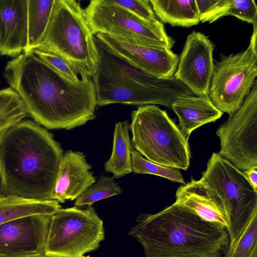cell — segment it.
<instances>
[{"label": "cell", "instance_id": "4fadbf2b", "mask_svg": "<svg viewBox=\"0 0 257 257\" xmlns=\"http://www.w3.org/2000/svg\"><path fill=\"white\" fill-rule=\"evenodd\" d=\"M213 50V44L203 33L194 31L188 35L174 77L194 95H208Z\"/></svg>", "mask_w": 257, "mask_h": 257}, {"label": "cell", "instance_id": "9a60e30c", "mask_svg": "<svg viewBox=\"0 0 257 257\" xmlns=\"http://www.w3.org/2000/svg\"><path fill=\"white\" fill-rule=\"evenodd\" d=\"M91 168L83 153L72 150L65 152L59 164L51 200L64 203L76 199L96 182L89 171Z\"/></svg>", "mask_w": 257, "mask_h": 257}, {"label": "cell", "instance_id": "9c48e42d", "mask_svg": "<svg viewBox=\"0 0 257 257\" xmlns=\"http://www.w3.org/2000/svg\"><path fill=\"white\" fill-rule=\"evenodd\" d=\"M104 239L103 222L93 207L60 208L51 216L46 257H79Z\"/></svg>", "mask_w": 257, "mask_h": 257}, {"label": "cell", "instance_id": "e0dca14e", "mask_svg": "<svg viewBox=\"0 0 257 257\" xmlns=\"http://www.w3.org/2000/svg\"><path fill=\"white\" fill-rule=\"evenodd\" d=\"M170 108L178 116L180 129L188 139L195 129L215 121L223 113L215 106L208 95L179 97L172 101Z\"/></svg>", "mask_w": 257, "mask_h": 257}, {"label": "cell", "instance_id": "8992f818", "mask_svg": "<svg viewBox=\"0 0 257 257\" xmlns=\"http://www.w3.org/2000/svg\"><path fill=\"white\" fill-rule=\"evenodd\" d=\"M198 181L223 212L229 246L232 245L257 215V191L243 172L216 153L212 154Z\"/></svg>", "mask_w": 257, "mask_h": 257}, {"label": "cell", "instance_id": "7402d4cb", "mask_svg": "<svg viewBox=\"0 0 257 257\" xmlns=\"http://www.w3.org/2000/svg\"><path fill=\"white\" fill-rule=\"evenodd\" d=\"M128 131L127 120L118 122L115 125L112 153L104 166L105 172L112 173L113 178L122 177L133 171V149Z\"/></svg>", "mask_w": 257, "mask_h": 257}, {"label": "cell", "instance_id": "5b68a950", "mask_svg": "<svg viewBox=\"0 0 257 257\" xmlns=\"http://www.w3.org/2000/svg\"><path fill=\"white\" fill-rule=\"evenodd\" d=\"M36 48L63 57L83 75L92 78L97 69L95 36L87 23L84 10L77 1H55L46 32Z\"/></svg>", "mask_w": 257, "mask_h": 257}, {"label": "cell", "instance_id": "d4e9b609", "mask_svg": "<svg viewBox=\"0 0 257 257\" xmlns=\"http://www.w3.org/2000/svg\"><path fill=\"white\" fill-rule=\"evenodd\" d=\"M122 189L113 177L101 175L97 182L88 187L75 201L77 208L88 207L99 200L120 194Z\"/></svg>", "mask_w": 257, "mask_h": 257}, {"label": "cell", "instance_id": "d6986e66", "mask_svg": "<svg viewBox=\"0 0 257 257\" xmlns=\"http://www.w3.org/2000/svg\"><path fill=\"white\" fill-rule=\"evenodd\" d=\"M200 22L211 24L231 16L251 24L257 23V7L253 0H195Z\"/></svg>", "mask_w": 257, "mask_h": 257}, {"label": "cell", "instance_id": "ac0fdd59", "mask_svg": "<svg viewBox=\"0 0 257 257\" xmlns=\"http://www.w3.org/2000/svg\"><path fill=\"white\" fill-rule=\"evenodd\" d=\"M176 203L188 209L202 219L225 227L228 223L222 210L198 180L192 178L176 192Z\"/></svg>", "mask_w": 257, "mask_h": 257}, {"label": "cell", "instance_id": "f546056e", "mask_svg": "<svg viewBox=\"0 0 257 257\" xmlns=\"http://www.w3.org/2000/svg\"><path fill=\"white\" fill-rule=\"evenodd\" d=\"M243 173L254 189L257 191V167L252 168Z\"/></svg>", "mask_w": 257, "mask_h": 257}, {"label": "cell", "instance_id": "44dd1931", "mask_svg": "<svg viewBox=\"0 0 257 257\" xmlns=\"http://www.w3.org/2000/svg\"><path fill=\"white\" fill-rule=\"evenodd\" d=\"M149 1L156 17L162 23L189 28L200 22L195 0Z\"/></svg>", "mask_w": 257, "mask_h": 257}, {"label": "cell", "instance_id": "7c38bea8", "mask_svg": "<svg viewBox=\"0 0 257 257\" xmlns=\"http://www.w3.org/2000/svg\"><path fill=\"white\" fill-rule=\"evenodd\" d=\"M51 216L32 215L0 224V257H46Z\"/></svg>", "mask_w": 257, "mask_h": 257}, {"label": "cell", "instance_id": "2e32d148", "mask_svg": "<svg viewBox=\"0 0 257 257\" xmlns=\"http://www.w3.org/2000/svg\"><path fill=\"white\" fill-rule=\"evenodd\" d=\"M27 43V0H0V55L14 58Z\"/></svg>", "mask_w": 257, "mask_h": 257}, {"label": "cell", "instance_id": "6da1fadb", "mask_svg": "<svg viewBox=\"0 0 257 257\" xmlns=\"http://www.w3.org/2000/svg\"><path fill=\"white\" fill-rule=\"evenodd\" d=\"M4 76L28 114L47 128L69 130L95 118L96 93L91 77L72 81L31 52L9 61Z\"/></svg>", "mask_w": 257, "mask_h": 257}, {"label": "cell", "instance_id": "5bb4252c", "mask_svg": "<svg viewBox=\"0 0 257 257\" xmlns=\"http://www.w3.org/2000/svg\"><path fill=\"white\" fill-rule=\"evenodd\" d=\"M94 36L109 50L136 68L159 78L174 76L179 57L171 49L131 44L102 34Z\"/></svg>", "mask_w": 257, "mask_h": 257}, {"label": "cell", "instance_id": "1f68e13d", "mask_svg": "<svg viewBox=\"0 0 257 257\" xmlns=\"http://www.w3.org/2000/svg\"><path fill=\"white\" fill-rule=\"evenodd\" d=\"M220 257H223V256H220Z\"/></svg>", "mask_w": 257, "mask_h": 257}, {"label": "cell", "instance_id": "d6a6232c", "mask_svg": "<svg viewBox=\"0 0 257 257\" xmlns=\"http://www.w3.org/2000/svg\"></svg>", "mask_w": 257, "mask_h": 257}, {"label": "cell", "instance_id": "52a82bcc", "mask_svg": "<svg viewBox=\"0 0 257 257\" xmlns=\"http://www.w3.org/2000/svg\"><path fill=\"white\" fill-rule=\"evenodd\" d=\"M132 145L158 165L187 170L191 158L188 139L165 110L155 104L140 106L131 113Z\"/></svg>", "mask_w": 257, "mask_h": 257}, {"label": "cell", "instance_id": "484cf974", "mask_svg": "<svg viewBox=\"0 0 257 257\" xmlns=\"http://www.w3.org/2000/svg\"><path fill=\"white\" fill-rule=\"evenodd\" d=\"M133 171L136 174H147L159 176L171 181L184 184V179L178 169L164 167L146 159L137 151L132 153Z\"/></svg>", "mask_w": 257, "mask_h": 257}, {"label": "cell", "instance_id": "ffe728a7", "mask_svg": "<svg viewBox=\"0 0 257 257\" xmlns=\"http://www.w3.org/2000/svg\"><path fill=\"white\" fill-rule=\"evenodd\" d=\"M61 208L56 200H38L0 194V224L35 214L52 215Z\"/></svg>", "mask_w": 257, "mask_h": 257}, {"label": "cell", "instance_id": "30bf717a", "mask_svg": "<svg viewBox=\"0 0 257 257\" xmlns=\"http://www.w3.org/2000/svg\"><path fill=\"white\" fill-rule=\"evenodd\" d=\"M246 50L215 61L208 96L222 113L230 115L242 105L257 76V25Z\"/></svg>", "mask_w": 257, "mask_h": 257}, {"label": "cell", "instance_id": "83f0119b", "mask_svg": "<svg viewBox=\"0 0 257 257\" xmlns=\"http://www.w3.org/2000/svg\"><path fill=\"white\" fill-rule=\"evenodd\" d=\"M36 55L54 70L72 81L77 82L82 74L63 57L53 52L39 48L30 51ZM87 76V75H86Z\"/></svg>", "mask_w": 257, "mask_h": 257}, {"label": "cell", "instance_id": "ba28073f", "mask_svg": "<svg viewBox=\"0 0 257 257\" xmlns=\"http://www.w3.org/2000/svg\"><path fill=\"white\" fill-rule=\"evenodd\" d=\"M95 35L102 34L131 44L171 49L175 40L159 20L141 18L112 0H92L84 9Z\"/></svg>", "mask_w": 257, "mask_h": 257}, {"label": "cell", "instance_id": "3957f363", "mask_svg": "<svg viewBox=\"0 0 257 257\" xmlns=\"http://www.w3.org/2000/svg\"><path fill=\"white\" fill-rule=\"evenodd\" d=\"M145 257H220L229 245L226 228L175 202L155 214L141 213L128 232Z\"/></svg>", "mask_w": 257, "mask_h": 257}, {"label": "cell", "instance_id": "4316f807", "mask_svg": "<svg viewBox=\"0 0 257 257\" xmlns=\"http://www.w3.org/2000/svg\"><path fill=\"white\" fill-rule=\"evenodd\" d=\"M257 252V215L231 246H228L224 257H251Z\"/></svg>", "mask_w": 257, "mask_h": 257}, {"label": "cell", "instance_id": "cb8c5ba5", "mask_svg": "<svg viewBox=\"0 0 257 257\" xmlns=\"http://www.w3.org/2000/svg\"><path fill=\"white\" fill-rule=\"evenodd\" d=\"M28 111L18 94L11 87L0 90V133L23 120Z\"/></svg>", "mask_w": 257, "mask_h": 257}, {"label": "cell", "instance_id": "8fae6325", "mask_svg": "<svg viewBox=\"0 0 257 257\" xmlns=\"http://www.w3.org/2000/svg\"><path fill=\"white\" fill-rule=\"evenodd\" d=\"M218 154L243 172L257 167V81L241 106L216 131Z\"/></svg>", "mask_w": 257, "mask_h": 257}, {"label": "cell", "instance_id": "277c9868", "mask_svg": "<svg viewBox=\"0 0 257 257\" xmlns=\"http://www.w3.org/2000/svg\"><path fill=\"white\" fill-rule=\"evenodd\" d=\"M95 43L98 64L91 78L97 106L113 103L159 104L170 108L176 98L194 95L174 76L159 78L136 68L109 50L95 36Z\"/></svg>", "mask_w": 257, "mask_h": 257}, {"label": "cell", "instance_id": "f1b7e54d", "mask_svg": "<svg viewBox=\"0 0 257 257\" xmlns=\"http://www.w3.org/2000/svg\"><path fill=\"white\" fill-rule=\"evenodd\" d=\"M112 1L141 18L151 21L158 20L148 0H112Z\"/></svg>", "mask_w": 257, "mask_h": 257}, {"label": "cell", "instance_id": "7a4b0ae2", "mask_svg": "<svg viewBox=\"0 0 257 257\" xmlns=\"http://www.w3.org/2000/svg\"><path fill=\"white\" fill-rule=\"evenodd\" d=\"M63 155L53 135L31 120L0 133L1 194L51 200Z\"/></svg>", "mask_w": 257, "mask_h": 257}, {"label": "cell", "instance_id": "4dcf8cb0", "mask_svg": "<svg viewBox=\"0 0 257 257\" xmlns=\"http://www.w3.org/2000/svg\"><path fill=\"white\" fill-rule=\"evenodd\" d=\"M79 257H90V256H88H88H84V255H82V256H79Z\"/></svg>", "mask_w": 257, "mask_h": 257}, {"label": "cell", "instance_id": "603a6c76", "mask_svg": "<svg viewBox=\"0 0 257 257\" xmlns=\"http://www.w3.org/2000/svg\"><path fill=\"white\" fill-rule=\"evenodd\" d=\"M55 0H27L28 43L29 52L37 48L47 28Z\"/></svg>", "mask_w": 257, "mask_h": 257}]
</instances>
